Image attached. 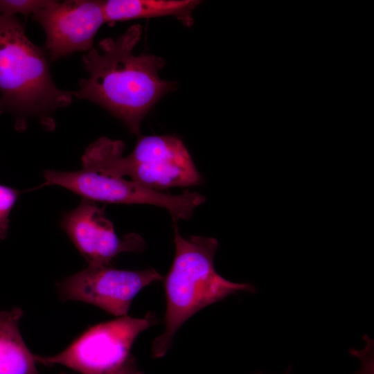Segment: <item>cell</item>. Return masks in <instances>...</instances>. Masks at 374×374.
Segmentation results:
<instances>
[{"label":"cell","instance_id":"cell-13","mask_svg":"<svg viewBox=\"0 0 374 374\" xmlns=\"http://www.w3.org/2000/svg\"><path fill=\"white\" fill-rule=\"evenodd\" d=\"M19 194V190L0 184V241L7 235L9 215Z\"/></svg>","mask_w":374,"mask_h":374},{"label":"cell","instance_id":"cell-7","mask_svg":"<svg viewBox=\"0 0 374 374\" xmlns=\"http://www.w3.org/2000/svg\"><path fill=\"white\" fill-rule=\"evenodd\" d=\"M162 279L154 269L130 271L111 265H88L59 282L57 289L63 301L84 302L113 315L124 317L142 289Z\"/></svg>","mask_w":374,"mask_h":374},{"label":"cell","instance_id":"cell-15","mask_svg":"<svg viewBox=\"0 0 374 374\" xmlns=\"http://www.w3.org/2000/svg\"><path fill=\"white\" fill-rule=\"evenodd\" d=\"M60 374H66V373L62 372Z\"/></svg>","mask_w":374,"mask_h":374},{"label":"cell","instance_id":"cell-6","mask_svg":"<svg viewBox=\"0 0 374 374\" xmlns=\"http://www.w3.org/2000/svg\"><path fill=\"white\" fill-rule=\"evenodd\" d=\"M46 184L57 185L92 202L109 204H150L166 208L174 222L186 220L205 202L189 190L173 195L147 188L133 181L82 169L74 172L46 170Z\"/></svg>","mask_w":374,"mask_h":374},{"label":"cell","instance_id":"cell-3","mask_svg":"<svg viewBox=\"0 0 374 374\" xmlns=\"http://www.w3.org/2000/svg\"><path fill=\"white\" fill-rule=\"evenodd\" d=\"M175 254L164 280L166 308L165 329L152 344L155 357L170 348L178 328L202 308L240 291L254 292L250 283H236L224 278L214 268L217 248L214 238L199 235L185 239L174 227Z\"/></svg>","mask_w":374,"mask_h":374},{"label":"cell","instance_id":"cell-9","mask_svg":"<svg viewBox=\"0 0 374 374\" xmlns=\"http://www.w3.org/2000/svg\"><path fill=\"white\" fill-rule=\"evenodd\" d=\"M61 226L88 265H111L124 252H141L145 243L134 233L119 237L103 208L82 199L74 209L62 215Z\"/></svg>","mask_w":374,"mask_h":374},{"label":"cell","instance_id":"cell-8","mask_svg":"<svg viewBox=\"0 0 374 374\" xmlns=\"http://www.w3.org/2000/svg\"><path fill=\"white\" fill-rule=\"evenodd\" d=\"M33 18L46 33L45 48L51 61L93 48V39L105 23L102 1H51Z\"/></svg>","mask_w":374,"mask_h":374},{"label":"cell","instance_id":"cell-4","mask_svg":"<svg viewBox=\"0 0 374 374\" xmlns=\"http://www.w3.org/2000/svg\"><path fill=\"white\" fill-rule=\"evenodd\" d=\"M124 150L123 141L100 137L82 156L83 169L120 178L128 176L131 181L159 191L202 182L188 150L176 136H142L125 157Z\"/></svg>","mask_w":374,"mask_h":374},{"label":"cell","instance_id":"cell-2","mask_svg":"<svg viewBox=\"0 0 374 374\" xmlns=\"http://www.w3.org/2000/svg\"><path fill=\"white\" fill-rule=\"evenodd\" d=\"M73 96L55 84L45 52L29 40L16 16L0 15V114H12L17 130L30 116L52 129V115Z\"/></svg>","mask_w":374,"mask_h":374},{"label":"cell","instance_id":"cell-12","mask_svg":"<svg viewBox=\"0 0 374 374\" xmlns=\"http://www.w3.org/2000/svg\"><path fill=\"white\" fill-rule=\"evenodd\" d=\"M49 0H0V15L15 16L21 14L27 17L47 6Z\"/></svg>","mask_w":374,"mask_h":374},{"label":"cell","instance_id":"cell-11","mask_svg":"<svg viewBox=\"0 0 374 374\" xmlns=\"http://www.w3.org/2000/svg\"><path fill=\"white\" fill-rule=\"evenodd\" d=\"M19 308L0 311V374H39L19 329Z\"/></svg>","mask_w":374,"mask_h":374},{"label":"cell","instance_id":"cell-14","mask_svg":"<svg viewBox=\"0 0 374 374\" xmlns=\"http://www.w3.org/2000/svg\"><path fill=\"white\" fill-rule=\"evenodd\" d=\"M109 374H143V373L139 370L134 359L130 355L120 367Z\"/></svg>","mask_w":374,"mask_h":374},{"label":"cell","instance_id":"cell-5","mask_svg":"<svg viewBox=\"0 0 374 374\" xmlns=\"http://www.w3.org/2000/svg\"><path fill=\"white\" fill-rule=\"evenodd\" d=\"M154 321L153 315L120 317L91 327L62 352L34 355L35 359L44 365H63L80 374H109L126 361L136 338Z\"/></svg>","mask_w":374,"mask_h":374},{"label":"cell","instance_id":"cell-10","mask_svg":"<svg viewBox=\"0 0 374 374\" xmlns=\"http://www.w3.org/2000/svg\"><path fill=\"white\" fill-rule=\"evenodd\" d=\"M199 0H107L102 1L105 21L171 16L186 26L193 24V12Z\"/></svg>","mask_w":374,"mask_h":374},{"label":"cell","instance_id":"cell-1","mask_svg":"<svg viewBox=\"0 0 374 374\" xmlns=\"http://www.w3.org/2000/svg\"><path fill=\"white\" fill-rule=\"evenodd\" d=\"M141 34L142 27L135 24L116 39H102L98 49L87 51L82 63L89 76L80 80L79 89L73 92L109 111L136 135L146 114L176 85L159 77L165 65L162 57L134 54Z\"/></svg>","mask_w":374,"mask_h":374}]
</instances>
